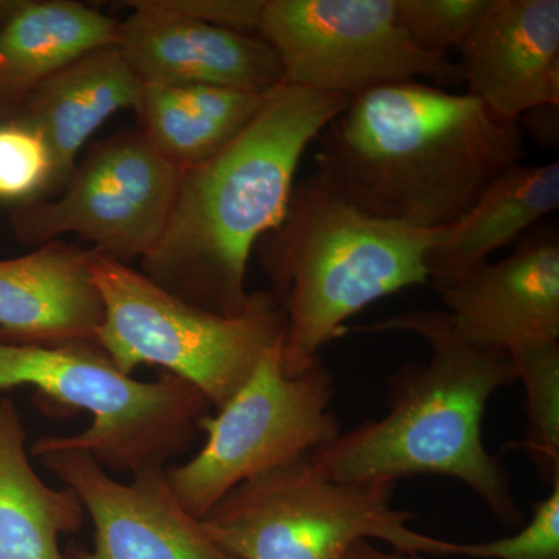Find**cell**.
<instances>
[{
    "mask_svg": "<svg viewBox=\"0 0 559 559\" xmlns=\"http://www.w3.org/2000/svg\"><path fill=\"white\" fill-rule=\"evenodd\" d=\"M35 457L79 496L94 524V549H73L70 559H238L180 506L167 468L123 484L84 452L47 450Z\"/></svg>",
    "mask_w": 559,
    "mask_h": 559,
    "instance_id": "obj_11",
    "label": "cell"
},
{
    "mask_svg": "<svg viewBox=\"0 0 559 559\" xmlns=\"http://www.w3.org/2000/svg\"><path fill=\"white\" fill-rule=\"evenodd\" d=\"M91 249L64 241L0 260V340L57 345L94 341L103 305Z\"/></svg>",
    "mask_w": 559,
    "mask_h": 559,
    "instance_id": "obj_15",
    "label": "cell"
},
{
    "mask_svg": "<svg viewBox=\"0 0 559 559\" xmlns=\"http://www.w3.org/2000/svg\"><path fill=\"white\" fill-rule=\"evenodd\" d=\"M533 506L528 524L514 535L485 543H451L419 533L415 555H457L476 559H559V479Z\"/></svg>",
    "mask_w": 559,
    "mask_h": 559,
    "instance_id": "obj_22",
    "label": "cell"
},
{
    "mask_svg": "<svg viewBox=\"0 0 559 559\" xmlns=\"http://www.w3.org/2000/svg\"><path fill=\"white\" fill-rule=\"evenodd\" d=\"M267 94L215 86L142 84L139 131L176 168L215 156L259 114Z\"/></svg>",
    "mask_w": 559,
    "mask_h": 559,
    "instance_id": "obj_20",
    "label": "cell"
},
{
    "mask_svg": "<svg viewBox=\"0 0 559 559\" xmlns=\"http://www.w3.org/2000/svg\"><path fill=\"white\" fill-rule=\"evenodd\" d=\"M392 481H336L308 455L250 477L205 514L210 538L238 559H337L359 539L409 554L415 514Z\"/></svg>",
    "mask_w": 559,
    "mask_h": 559,
    "instance_id": "obj_7",
    "label": "cell"
},
{
    "mask_svg": "<svg viewBox=\"0 0 559 559\" xmlns=\"http://www.w3.org/2000/svg\"><path fill=\"white\" fill-rule=\"evenodd\" d=\"M457 50L466 94L492 119L559 106V0H489Z\"/></svg>",
    "mask_w": 559,
    "mask_h": 559,
    "instance_id": "obj_12",
    "label": "cell"
},
{
    "mask_svg": "<svg viewBox=\"0 0 559 559\" xmlns=\"http://www.w3.org/2000/svg\"><path fill=\"white\" fill-rule=\"evenodd\" d=\"M179 168L142 132L123 131L98 142L76 164L55 198L17 205L14 234L44 246L75 235L91 250L130 264L148 255L170 216Z\"/></svg>",
    "mask_w": 559,
    "mask_h": 559,
    "instance_id": "obj_10",
    "label": "cell"
},
{
    "mask_svg": "<svg viewBox=\"0 0 559 559\" xmlns=\"http://www.w3.org/2000/svg\"><path fill=\"white\" fill-rule=\"evenodd\" d=\"M124 5L132 13L119 22L116 46L142 84L253 94H270L285 84L277 55L255 33Z\"/></svg>",
    "mask_w": 559,
    "mask_h": 559,
    "instance_id": "obj_14",
    "label": "cell"
},
{
    "mask_svg": "<svg viewBox=\"0 0 559 559\" xmlns=\"http://www.w3.org/2000/svg\"><path fill=\"white\" fill-rule=\"evenodd\" d=\"M140 91L142 83L119 47L109 46L55 73L22 102L11 119L35 128L46 140L53 167L47 197L64 189L87 140L114 114L135 108Z\"/></svg>",
    "mask_w": 559,
    "mask_h": 559,
    "instance_id": "obj_16",
    "label": "cell"
},
{
    "mask_svg": "<svg viewBox=\"0 0 559 559\" xmlns=\"http://www.w3.org/2000/svg\"><path fill=\"white\" fill-rule=\"evenodd\" d=\"M117 27L119 21L72 0L0 2V120L55 73L116 46Z\"/></svg>",
    "mask_w": 559,
    "mask_h": 559,
    "instance_id": "obj_17",
    "label": "cell"
},
{
    "mask_svg": "<svg viewBox=\"0 0 559 559\" xmlns=\"http://www.w3.org/2000/svg\"><path fill=\"white\" fill-rule=\"evenodd\" d=\"M33 385L58 406L87 411L90 428L73 436H47L31 454L73 450L90 454L106 471L131 474L167 468L183 454L209 414V400L168 371L145 382L123 373L94 341L57 345L0 340V393Z\"/></svg>",
    "mask_w": 559,
    "mask_h": 559,
    "instance_id": "obj_5",
    "label": "cell"
},
{
    "mask_svg": "<svg viewBox=\"0 0 559 559\" xmlns=\"http://www.w3.org/2000/svg\"><path fill=\"white\" fill-rule=\"evenodd\" d=\"M316 142L312 175L333 193L371 218L418 230L457 223L524 157L520 123L421 81L352 98Z\"/></svg>",
    "mask_w": 559,
    "mask_h": 559,
    "instance_id": "obj_1",
    "label": "cell"
},
{
    "mask_svg": "<svg viewBox=\"0 0 559 559\" xmlns=\"http://www.w3.org/2000/svg\"><path fill=\"white\" fill-rule=\"evenodd\" d=\"M259 36L277 55L285 84L304 90L355 98L423 79L463 83L459 62L412 43L393 0H264Z\"/></svg>",
    "mask_w": 559,
    "mask_h": 559,
    "instance_id": "obj_9",
    "label": "cell"
},
{
    "mask_svg": "<svg viewBox=\"0 0 559 559\" xmlns=\"http://www.w3.org/2000/svg\"><path fill=\"white\" fill-rule=\"evenodd\" d=\"M355 330L415 334L428 344L430 359L401 367L389 380L388 414L342 430L308 455L312 466L336 481L451 477L466 485L500 524L521 525L524 513L509 474L481 439L488 401L516 382L510 356L463 340L444 311L404 312Z\"/></svg>",
    "mask_w": 559,
    "mask_h": 559,
    "instance_id": "obj_3",
    "label": "cell"
},
{
    "mask_svg": "<svg viewBox=\"0 0 559 559\" xmlns=\"http://www.w3.org/2000/svg\"><path fill=\"white\" fill-rule=\"evenodd\" d=\"M525 390L527 429L509 450H524L540 477L559 479V341H538L510 355Z\"/></svg>",
    "mask_w": 559,
    "mask_h": 559,
    "instance_id": "obj_21",
    "label": "cell"
},
{
    "mask_svg": "<svg viewBox=\"0 0 559 559\" xmlns=\"http://www.w3.org/2000/svg\"><path fill=\"white\" fill-rule=\"evenodd\" d=\"M489 0H393L396 20L412 43L429 53L459 49Z\"/></svg>",
    "mask_w": 559,
    "mask_h": 559,
    "instance_id": "obj_24",
    "label": "cell"
},
{
    "mask_svg": "<svg viewBox=\"0 0 559 559\" xmlns=\"http://www.w3.org/2000/svg\"><path fill=\"white\" fill-rule=\"evenodd\" d=\"M51 171L43 135L20 120H0V201L21 205L47 197Z\"/></svg>",
    "mask_w": 559,
    "mask_h": 559,
    "instance_id": "obj_23",
    "label": "cell"
},
{
    "mask_svg": "<svg viewBox=\"0 0 559 559\" xmlns=\"http://www.w3.org/2000/svg\"><path fill=\"white\" fill-rule=\"evenodd\" d=\"M448 319L463 340L511 353L538 341H559L557 231L525 238L507 259L436 286Z\"/></svg>",
    "mask_w": 559,
    "mask_h": 559,
    "instance_id": "obj_13",
    "label": "cell"
},
{
    "mask_svg": "<svg viewBox=\"0 0 559 559\" xmlns=\"http://www.w3.org/2000/svg\"><path fill=\"white\" fill-rule=\"evenodd\" d=\"M558 109L559 106H543V108L530 110L521 117L520 124L524 123L527 127L538 145H557Z\"/></svg>",
    "mask_w": 559,
    "mask_h": 559,
    "instance_id": "obj_26",
    "label": "cell"
},
{
    "mask_svg": "<svg viewBox=\"0 0 559 559\" xmlns=\"http://www.w3.org/2000/svg\"><path fill=\"white\" fill-rule=\"evenodd\" d=\"M282 345L261 358L216 415L198 421L207 436L201 451L165 469L180 506L198 520L242 481L310 455L342 432L331 411L336 388L330 370L320 362L300 377H286Z\"/></svg>",
    "mask_w": 559,
    "mask_h": 559,
    "instance_id": "obj_8",
    "label": "cell"
},
{
    "mask_svg": "<svg viewBox=\"0 0 559 559\" xmlns=\"http://www.w3.org/2000/svg\"><path fill=\"white\" fill-rule=\"evenodd\" d=\"M90 267L103 305L95 344L123 373L139 366L160 367L194 385L216 409L285 336V312L270 290L252 293L241 314L219 316L94 250Z\"/></svg>",
    "mask_w": 559,
    "mask_h": 559,
    "instance_id": "obj_6",
    "label": "cell"
},
{
    "mask_svg": "<svg viewBox=\"0 0 559 559\" xmlns=\"http://www.w3.org/2000/svg\"><path fill=\"white\" fill-rule=\"evenodd\" d=\"M140 9L157 11L230 28V31L259 35L264 0H130Z\"/></svg>",
    "mask_w": 559,
    "mask_h": 559,
    "instance_id": "obj_25",
    "label": "cell"
},
{
    "mask_svg": "<svg viewBox=\"0 0 559 559\" xmlns=\"http://www.w3.org/2000/svg\"><path fill=\"white\" fill-rule=\"evenodd\" d=\"M439 230L371 218L311 175L294 186L285 218L255 250L286 326L282 366L297 378L374 301L429 285L426 255Z\"/></svg>",
    "mask_w": 559,
    "mask_h": 559,
    "instance_id": "obj_4",
    "label": "cell"
},
{
    "mask_svg": "<svg viewBox=\"0 0 559 559\" xmlns=\"http://www.w3.org/2000/svg\"><path fill=\"white\" fill-rule=\"evenodd\" d=\"M559 207V162L518 164L499 176L451 226L440 229L426 255L433 288L488 263Z\"/></svg>",
    "mask_w": 559,
    "mask_h": 559,
    "instance_id": "obj_18",
    "label": "cell"
},
{
    "mask_svg": "<svg viewBox=\"0 0 559 559\" xmlns=\"http://www.w3.org/2000/svg\"><path fill=\"white\" fill-rule=\"evenodd\" d=\"M349 100L290 84L270 92L237 138L179 170L170 216L140 272L202 310L241 314L257 242L285 218L305 151Z\"/></svg>",
    "mask_w": 559,
    "mask_h": 559,
    "instance_id": "obj_2",
    "label": "cell"
},
{
    "mask_svg": "<svg viewBox=\"0 0 559 559\" xmlns=\"http://www.w3.org/2000/svg\"><path fill=\"white\" fill-rule=\"evenodd\" d=\"M72 489L49 487L33 468L27 433L10 399H0V559H66L60 536L83 528Z\"/></svg>",
    "mask_w": 559,
    "mask_h": 559,
    "instance_id": "obj_19",
    "label": "cell"
},
{
    "mask_svg": "<svg viewBox=\"0 0 559 559\" xmlns=\"http://www.w3.org/2000/svg\"><path fill=\"white\" fill-rule=\"evenodd\" d=\"M337 559H425L419 555L399 554V551H384L374 547L369 539H359L353 543Z\"/></svg>",
    "mask_w": 559,
    "mask_h": 559,
    "instance_id": "obj_27",
    "label": "cell"
}]
</instances>
